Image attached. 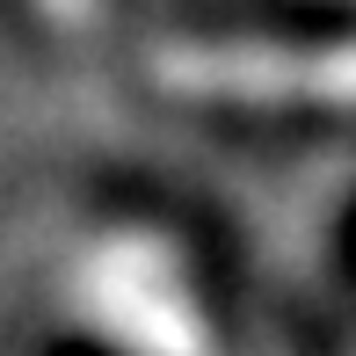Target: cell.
<instances>
[{
    "label": "cell",
    "instance_id": "obj_1",
    "mask_svg": "<svg viewBox=\"0 0 356 356\" xmlns=\"http://www.w3.org/2000/svg\"><path fill=\"white\" fill-rule=\"evenodd\" d=\"M168 88L204 95H262V102H356V44L291 51V44H168L160 51Z\"/></svg>",
    "mask_w": 356,
    "mask_h": 356
},
{
    "label": "cell",
    "instance_id": "obj_2",
    "mask_svg": "<svg viewBox=\"0 0 356 356\" xmlns=\"http://www.w3.org/2000/svg\"><path fill=\"white\" fill-rule=\"evenodd\" d=\"M44 15H51L58 29H95L102 22V0H37Z\"/></svg>",
    "mask_w": 356,
    "mask_h": 356
}]
</instances>
